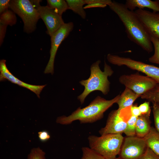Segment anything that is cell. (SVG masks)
<instances>
[{"mask_svg": "<svg viewBox=\"0 0 159 159\" xmlns=\"http://www.w3.org/2000/svg\"><path fill=\"white\" fill-rule=\"evenodd\" d=\"M109 6L122 23L129 39L147 52H152L150 36L135 11L128 9L125 4L115 1Z\"/></svg>", "mask_w": 159, "mask_h": 159, "instance_id": "1", "label": "cell"}, {"mask_svg": "<svg viewBox=\"0 0 159 159\" xmlns=\"http://www.w3.org/2000/svg\"><path fill=\"white\" fill-rule=\"evenodd\" d=\"M120 95L110 100L98 96L86 107H79L68 116L58 117L56 122L62 125L70 124L76 120H79L82 124L94 122L103 118L104 112L117 103Z\"/></svg>", "mask_w": 159, "mask_h": 159, "instance_id": "2", "label": "cell"}, {"mask_svg": "<svg viewBox=\"0 0 159 159\" xmlns=\"http://www.w3.org/2000/svg\"><path fill=\"white\" fill-rule=\"evenodd\" d=\"M100 60H98L91 66L90 74L86 80L80 81V84L84 87V90L77 99L81 104L85 102L87 96L91 92L97 90L101 91L104 95H107L110 91V82L108 77L113 74L114 72L111 67L104 61V71L100 68Z\"/></svg>", "mask_w": 159, "mask_h": 159, "instance_id": "3", "label": "cell"}, {"mask_svg": "<svg viewBox=\"0 0 159 159\" xmlns=\"http://www.w3.org/2000/svg\"><path fill=\"white\" fill-rule=\"evenodd\" d=\"M88 140L90 148L105 159H114L119 154L124 137L121 134H107L91 135Z\"/></svg>", "mask_w": 159, "mask_h": 159, "instance_id": "4", "label": "cell"}, {"mask_svg": "<svg viewBox=\"0 0 159 159\" xmlns=\"http://www.w3.org/2000/svg\"><path fill=\"white\" fill-rule=\"evenodd\" d=\"M9 8L22 19L25 32L30 33L35 30L37 23L40 18L37 10L32 1L11 0Z\"/></svg>", "mask_w": 159, "mask_h": 159, "instance_id": "5", "label": "cell"}, {"mask_svg": "<svg viewBox=\"0 0 159 159\" xmlns=\"http://www.w3.org/2000/svg\"><path fill=\"white\" fill-rule=\"evenodd\" d=\"M132 115L130 107L112 111L109 114L105 126L99 131L101 135L107 134H122L127 122Z\"/></svg>", "mask_w": 159, "mask_h": 159, "instance_id": "6", "label": "cell"}, {"mask_svg": "<svg viewBox=\"0 0 159 159\" xmlns=\"http://www.w3.org/2000/svg\"><path fill=\"white\" fill-rule=\"evenodd\" d=\"M119 80L125 87L132 90L140 97L157 83L152 78L141 75L138 72L122 75L119 77Z\"/></svg>", "mask_w": 159, "mask_h": 159, "instance_id": "7", "label": "cell"}, {"mask_svg": "<svg viewBox=\"0 0 159 159\" xmlns=\"http://www.w3.org/2000/svg\"><path fill=\"white\" fill-rule=\"evenodd\" d=\"M148 147L144 138L136 136H127L123 143L119 154L121 159H138Z\"/></svg>", "mask_w": 159, "mask_h": 159, "instance_id": "8", "label": "cell"}, {"mask_svg": "<svg viewBox=\"0 0 159 159\" xmlns=\"http://www.w3.org/2000/svg\"><path fill=\"white\" fill-rule=\"evenodd\" d=\"M74 26L72 22L65 23L51 37L50 57L44 71V73H51L52 74H53L54 59L58 49L62 42L72 31Z\"/></svg>", "mask_w": 159, "mask_h": 159, "instance_id": "9", "label": "cell"}, {"mask_svg": "<svg viewBox=\"0 0 159 159\" xmlns=\"http://www.w3.org/2000/svg\"><path fill=\"white\" fill-rule=\"evenodd\" d=\"M115 65L118 66H125L133 70L140 72L145 74L159 83V67L135 60L129 57L116 55L113 60Z\"/></svg>", "mask_w": 159, "mask_h": 159, "instance_id": "10", "label": "cell"}, {"mask_svg": "<svg viewBox=\"0 0 159 159\" xmlns=\"http://www.w3.org/2000/svg\"><path fill=\"white\" fill-rule=\"evenodd\" d=\"M35 6L40 18L42 19L46 26L47 33L51 37L65 24L62 16L48 6H41L39 3Z\"/></svg>", "mask_w": 159, "mask_h": 159, "instance_id": "11", "label": "cell"}, {"mask_svg": "<svg viewBox=\"0 0 159 159\" xmlns=\"http://www.w3.org/2000/svg\"><path fill=\"white\" fill-rule=\"evenodd\" d=\"M135 12L150 36L159 40V13L139 9Z\"/></svg>", "mask_w": 159, "mask_h": 159, "instance_id": "12", "label": "cell"}, {"mask_svg": "<svg viewBox=\"0 0 159 159\" xmlns=\"http://www.w3.org/2000/svg\"><path fill=\"white\" fill-rule=\"evenodd\" d=\"M0 80L9 81L21 87L26 88L34 93L38 98L42 91L46 85H30L19 80L14 76L9 70L6 64V60L2 59L0 61Z\"/></svg>", "mask_w": 159, "mask_h": 159, "instance_id": "13", "label": "cell"}, {"mask_svg": "<svg viewBox=\"0 0 159 159\" xmlns=\"http://www.w3.org/2000/svg\"><path fill=\"white\" fill-rule=\"evenodd\" d=\"M125 5L128 9L132 11L136 8L142 9L147 8L152 9L153 12L159 13V0H127Z\"/></svg>", "mask_w": 159, "mask_h": 159, "instance_id": "14", "label": "cell"}, {"mask_svg": "<svg viewBox=\"0 0 159 159\" xmlns=\"http://www.w3.org/2000/svg\"><path fill=\"white\" fill-rule=\"evenodd\" d=\"M150 116L141 115L137 117L136 123L135 135L139 138H144L150 132L151 127Z\"/></svg>", "mask_w": 159, "mask_h": 159, "instance_id": "15", "label": "cell"}, {"mask_svg": "<svg viewBox=\"0 0 159 159\" xmlns=\"http://www.w3.org/2000/svg\"><path fill=\"white\" fill-rule=\"evenodd\" d=\"M140 96L132 90L125 87L120 95L117 102L119 109H122L131 106L134 101Z\"/></svg>", "mask_w": 159, "mask_h": 159, "instance_id": "16", "label": "cell"}, {"mask_svg": "<svg viewBox=\"0 0 159 159\" xmlns=\"http://www.w3.org/2000/svg\"><path fill=\"white\" fill-rule=\"evenodd\" d=\"M148 147L159 156V133L151 127L149 133L144 138Z\"/></svg>", "mask_w": 159, "mask_h": 159, "instance_id": "17", "label": "cell"}, {"mask_svg": "<svg viewBox=\"0 0 159 159\" xmlns=\"http://www.w3.org/2000/svg\"><path fill=\"white\" fill-rule=\"evenodd\" d=\"M66 1L69 9L80 16L83 19H85L86 14L84 9L83 6L86 4L84 0H67Z\"/></svg>", "mask_w": 159, "mask_h": 159, "instance_id": "18", "label": "cell"}, {"mask_svg": "<svg viewBox=\"0 0 159 159\" xmlns=\"http://www.w3.org/2000/svg\"><path fill=\"white\" fill-rule=\"evenodd\" d=\"M140 97L152 103L159 105V83H157L153 88L142 95Z\"/></svg>", "mask_w": 159, "mask_h": 159, "instance_id": "19", "label": "cell"}, {"mask_svg": "<svg viewBox=\"0 0 159 159\" xmlns=\"http://www.w3.org/2000/svg\"><path fill=\"white\" fill-rule=\"evenodd\" d=\"M48 6L54 9L60 16L69 9L66 1L64 0H47Z\"/></svg>", "mask_w": 159, "mask_h": 159, "instance_id": "20", "label": "cell"}, {"mask_svg": "<svg viewBox=\"0 0 159 159\" xmlns=\"http://www.w3.org/2000/svg\"><path fill=\"white\" fill-rule=\"evenodd\" d=\"M14 12L9 9L1 14L0 23L12 26L16 24V18Z\"/></svg>", "mask_w": 159, "mask_h": 159, "instance_id": "21", "label": "cell"}, {"mask_svg": "<svg viewBox=\"0 0 159 159\" xmlns=\"http://www.w3.org/2000/svg\"><path fill=\"white\" fill-rule=\"evenodd\" d=\"M137 117L132 115L127 122L126 127L124 133L127 136H136L135 126Z\"/></svg>", "mask_w": 159, "mask_h": 159, "instance_id": "22", "label": "cell"}, {"mask_svg": "<svg viewBox=\"0 0 159 159\" xmlns=\"http://www.w3.org/2000/svg\"><path fill=\"white\" fill-rule=\"evenodd\" d=\"M82 156L81 159H105L90 148L84 147L82 148Z\"/></svg>", "mask_w": 159, "mask_h": 159, "instance_id": "23", "label": "cell"}, {"mask_svg": "<svg viewBox=\"0 0 159 159\" xmlns=\"http://www.w3.org/2000/svg\"><path fill=\"white\" fill-rule=\"evenodd\" d=\"M150 37L154 52V54L149 58L148 60L150 62L159 64V40L153 37Z\"/></svg>", "mask_w": 159, "mask_h": 159, "instance_id": "24", "label": "cell"}, {"mask_svg": "<svg viewBox=\"0 0 159 159\" xmlns=\"http://www.w3.org/2000/svg\"><path fill=\"white\" fill-rule=\"evenodd\" d=\"M45 153L39 147L32 149L27 156V159H46Z\"/></svg>", "mask_w": 159, "mask_h": 159, "instance_id": "25", "label": "cell"}, {"mask_svg": "<svg viewBox=\"0 0 159 159\" xmlns=\"http://www.w3.org/2000/svg\"><path fill=\"white\" fill-rule=\"evenodd\" d=\"M152 104L155 128L159 133V105L155 103Z\"/></svg>", "mask_w": 159, "mask_h": 159, "instance_id": "26", "label": "cell"}, {"mask_svg": "<svg viewBox=\"0 0 159 159\" xmlns=\"http://www.w3.org/2000/svg\"><path fill=\"white\" fill-rule=\"evenodd\" d=\"M150 102L148 101H146L138 106L141 115L150 116L151 110L150 106Z\"/></svg>", "mask_w": 159, "mask_h": 159, "instance_id": "27", "label": "cell"}, {"mask_svg": "<svg viewBox=\"0 0 159 159\" xmlns=\"http://www.w3.org/2000/svg\"><path fill=\"white\" fill-rule=\"evenodd\" d=\"M138 159H159V156L148 147L144 153Z\"/></svg>", "mask_w": 159, "mask_h": 159, "instance_id": "28", "label": "cell"}, {"mask_svg": "<svg viewBox=\"0 0 159 159\" xmlns=\"http://www.w3.org/2000/svg\"><path fill=\"white\" fill-rule=\"evenodd\" d=\"M38 136L39 140L42 142L47 141L50 138V136L49 132L46 130L39 132Z\"/></svg>", "mask_w": 159, "mask_h": 159, "instance_id": "29", "label": "cell"}, {"mask_svg": "<svg viewBox=\"0 0 159 159\" xmlns=\"http://www.w3.org/2000/svg\"><path fill=\"white\" fill-rule=\"evenodd\" d=\"M11 0H0V13L1 14L9 8L10 3Z\"/></svg>", "mask_w": 159, "mask_h": 159, "instance_id": "30", "label": "cell"}, {"mask_svg": "<svg viewBox=\"0 0 159 159\" xmlns=\"http://www.w3.org/2000/svg\"><path fill=\"white\" fill-rule=\"evenodd\" d=\"M86 4L93 3L102 4L109 6L112 2L111 0H84Z\"/></svg>", "mask_w": 159, "mask_h": 159, "instance_id": "31", "label": "cell"}, {"mask_svg": "<svg viewBox=\"0 0 159 159\" xmlns=\"http://www.w3.org/2000/svg\"><path fill=\"white\" fill-rule=\"evenodd\" d=\"M130 109L132 115L138 117L141 115L139 107L137 105H132L130 107Z\"/></svg>", "mask_w": 159, "mask_h": 159, "instance_id": "32", "label": "cell"}, {"mask_svg": "<svg viewBox=\"0 0 159 159\" xmlns=\"http://www.w3.org/2000/svg\"><path fill=\"white\" fill-rule=\"evenodd\" d=\"M7 26L0 23V46L2 43L6 33Z\"/></svg>", "mask_w": 159, "mask_h": 159, "instance_id": "33", "label": "cell"}, {"mask_svg": "<svg viewBox=\"0 0 159 159\" xmlns=\"http://www.w3.org/2000/svg\"><path fill=\"white\" fill-rule=\"evenodd\" d=\"M107 6V5L104 4L93 3L87 4L84 7V9H85L94 7L104 8L106 7Z\"/></svg>", "mask_w": 159, "mask_h": 159, "instance_id": "34", "label": "cell"}, {"mask_svg": "<svg viewBox=\"0 0 159 159\" xmlns=\"http://www.w3.org/2000/svg\"><path fill=\"white\" fill-rule=\"evenodd\" d=\"M114 159H121L119 157V158H115Z\"/></svg>", "mask_w": 159, "mask_h": 159, "instance_id": "35", "label": "cell"}]
</instances>
